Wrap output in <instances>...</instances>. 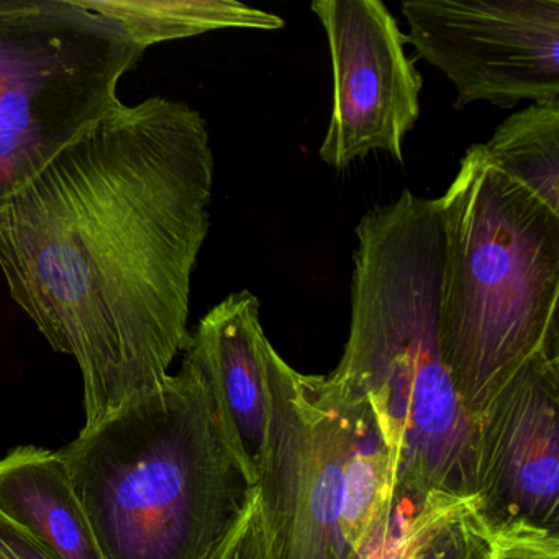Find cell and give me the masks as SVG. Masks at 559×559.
Returning <instances> with one entry per match:
<instances>
[{
  "label": "cell",
  "instance_id": "cell-1",
  "mask_svg": "<svg viewBox=\"0 0 559 559\" xmlns=\"http://www.w3.org/2000/svg\"><path fill=\"white\" fill-rule=\"evenodd\" d=\"M207 122L166 97L120 103L0 212L12 300L83 378L84 428L169 378L211 230Z\"/></svg>",
  "mask_w": 559,
  "mask_h": 559
},
{
  "label": "cell",
  "instance_id": "cell-2",
  "mask_svg": "<svg viewBox=\"0 0 559 559\" xmlns=\"http://www.w3.org/2000/svg\"><path fill=\"white\" fill-rule=\"evenodd\" d=\"M352 319L330 381L361 399L391 451L395 490L477 493V421L438 342L440 199L405 189L355 228Z\"/></svg>",
  "mask_w": 559,
  "mask_h": 559
},
{
  "label": "cell",
  "instance_id": "cell-3",
  "mask_svg": "<svg viewBox=\"0 0 559 559\" xmlns=\"http://www.w3.org/2000/svg\"><path fill=\"white\" fill-rule=\"evenodd\" d=\"M58 454L104 559H207L251 489L186 355L158 389Z\"/></svg>",
  "mask_w": 559,
  "mask_h": 559
},
{
  "label": "cell",
  "instance_id": "cell-4",
  "mask_svg": "<svg viewBox=\"0 0 559 559\" xmlns=\"http://www.w3.org/2000/svg\"><path fill=\"white\" fill-rule=\"evenodd\" d=\"M440 199L438 342L467 414L533 356L559 352V214L469 146Z\"/></svg>",
  "mask_w": 559,
  "mask_h": 559
},
{
  "label": "cell",
  "instance_id": "cell-5",
  "mask_svg": "<svg viewBox=\"0 0 559 559\" xmlns=\"http://www.w3.org/2000/svg\"><path fill=\"white\" fill-rule=\"evenodd\" d=\"M145 51L87 0H0V212L122 103Z\"/></svg>",
  "mask_w": 559,
  "mask_h": 559
},
{
  "label": "cell",
  "instance_id": "cell-6",
  "mask_svg": "<svg viewBox=\"0 0 559 559\" xmlns=\"http://www.w3.org/2000/svg\"><path fill=\"white\" fill-rule=\"evenodd\" d=\"M266 448L257 487L271 559H346L340 533L348 414L329 379L274 352Z\"/></svg>",
  "mask_w": 559,
  "mask_h": 559
},
{
  "label": "cell",
  "instance_id": "cell-7",
  "mask_svg": "<svg viewBox=\"0 0 559 559\" xmlns=\"http://www.w3.org/2000/svg\"><path fill=\"white\" fill-rule=\"evenodd\" d=\"M407 44L456 90L454 109L559 100V0H405Z\"/></svg>",
  "mask_w": 559,
  "mask_h": 559
},
{
  "label": "cell",
  "instance_id": "cell-8",
  "mask_svg": "<svg viewBox=\"0 0 559 559\" xmlns=\"http://www.w3.org/2000/svg\"><path fill=\"white\" fill-rule=\"evenodd\" d=\"M329 41L333 104L319 156L343 171L369 153L404 163V143L420 117V71L407 35L381 0H313Z\"/></svg>",
  "mask_w": 559,
  "mask_h": 559
},
{
  "label": "cell",
  "instance_id": "cell-9",
  "mask_svg": "<svg viewBox=\"0 0 559 559\" xmlns=\"http://www.w3.org/2000/svg\"><path fill=\"white\" fill-rule=\"evenodd\" d=\"M559 352L530 358L477 420V493L493 525L559 532Z\"/></svg>",
  "mask_w": 559,
  "mask_h": 559
},
{
  "label": "cell",
  "instance_id": "cell-10",
  "mask_svg": "<svg viewBox=\"0 0 559 559\" xmlns=\"http://www.w3.org/2000/svg\"><path fill=\"white\" fill-rule=\"evenodd\" d=\"M260 309L250 290L230 294L202 317L185 349L207 382L225 443L250 487L257 486L266 448L276 352Z\"/></svg>",
  "mask_w": 559,
  "mask_h": 559
},
{
  "label": "cell",
  "instance_id": "cell-11",
  "mask_svg": "<svg viewBox=\"0 0 559 559\" xmlns=\"http://www.w3.org/2000/svg\"><path fill=\"white\" fill-rule=\"evenodd\" d=\"M0 512L57 559H104L58 451L25 444L0 457Z\"/></svg>",
  "mask_w": 559,
  "mask_h": 559
},
{
  "label": "cell",
  "instance_id": "cell-12",
  "mask_svg": "<svg viewBox=\"0 0 559 559\" xmlns=\"http://www.w3.org/2000/svg\"><path fill=\"white\" fill-rule=\"evenodd\" d=\"M329 382L342 397L348 414L349 443L343 464L340 533L346 559H349L391 510L395 496L394 467L391 451L368 405L336 388L330 379Z\"/></svg>",
  "mask_w": 559,
  "mask_h": 559
},
{
  "label": "cell",
  "instance_id": "cell-13",
  "mask_svg": "<svg viewBox=\"0 0 559 559\" xmlns=\"http://www.w3.org/2000/svg\"><path fill=\"white\" fill-rule=\"evenodd\" d=\"M100 14L119 21L136 44L148 50L162 41L181 40L225 28L281 31L283 19L235 0H87Z\"/></svg>",
  "mask_w": 559,
  "mask_h": 559
},
{
  "label": "cell",
  "instance_id": "cell-14",
  "mask_svg": "<svg viewBox=\"0 0 559 559\" xmlns=\"http://www.w3.org/2000/svg\"><path fill=\"white\" fill-rule=\"evenodd\" d=\"M480 148L497 171L559 214V100L507 117Z\"/></svg>",
  "mask_w": 559,
  "mask_h": 559
},
{
  "label": "cell",
  "instance_id": "cell-15",
  "mask_svg": "<svg viewBox=\"0 0 559 559\" xmlns=\"http://www.w3.org/2000/svg\"><path fill=\"white\" fill-rule=\"evenodd\" d=\"M480 499L441 490L399 492L391 510L349 559H415L454 519Z\"/></svg>",
  "mask_w": 559,
  "mask_h": 559
},
{
  "label": "cell",
  "instance_id": "cell-16",
  "mask_svg": "<svg viewBox=\"0 0 559 559\" xmlns=\"http://www.w3.org/2000/svg\"><path fill=\"white\" fill-rule=\"evenodd\" d=\"M492 543L493 523L479 499L448 523L415 559H490Z\"/></svg>",
  "mask_w": 559,
  "mask_h": 559
},
{
  "label": "cell",
  "instance_id": "cell-17",
  "mask_svg": "<svg viewBox=\"0 0 559 559\" xmlns=\"http://www.w3.org/2000/svg\"><path fill=\"white\" fill-rule=\"evenodd\" d=\"M207 559H271L263 503L257 486L251 487L240 515Z\"/></svg>",
  "mask_w": 559,
  "mask_h": 559
},
{
  "label": "cell",
  "instance_id": "cell-18",
  "mask_svg": "<svg viewBox=\"0 0 559 559\" xmlns=\"http://www.w3.org/2000/svg\"><path fill=\"white\" fill-rule=\"evenodd\" d=\"M490 559H559V532L523 520L497 523Z\"/></svg>",
  "mask_w": 559,
  "mask_h": 559
},
{
  "label": "cell",
  "instance_id": "cell-19",
  "mask_svg": "<svg viewBox=\"0 0 559 559\" xmlns=\"http://www.w3.org/2000/svg\"><path fill=\"white\" fill-rule=\"evenodd\" d=\"M0 559H57L27 530L0 512Z\"/></svg>",
  "mask_w": 559,
  "mask_h": 559
}]
</instances>
